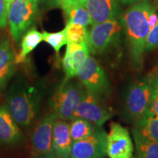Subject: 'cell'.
<instances>
[{
  "label": "cell",
  "instance_id": "9a60e30c",
  "mask_svg": "<svg viewBox=\"0 0 158 158\" xmlns=\"http://www.w3.org/2000/svg\"><path fill=\"white\" fill-rule=\"evenodd\" d=\"M15 59L9 39L0 40V92L5 89L14 74Z\"/></svg>",
  "mask_w": 158,
  "mask_h": 158
},
{
  "label": "cell",
  "instance_id": "8fae6325",
  "mask_svg": "<svg viewBox=\"0 0 158 158\" xmlns=\"http://www.w3.org/2000/svg\"><path fill=\"white\" fill-rule=\"evenodd\" d=\"M107 133L98 127L92 135L73 143L70 158H103L106 155Z\"/></svg>",
  "mask_w": 158,
  "mask_h": 158
},
{
  "label": "cell",
  "instance_id": "2e32d148",
  "mask_svg": "<svg viewBox=\"0 0 158 158\" xmlns=\"http://www.w3.org/2000/svg\"><path fill=\"white\" fill-rule=\"evenodd\" d=\"M89 56V51L86 44H84L81 48L72 52L66 51L62 60V68L65 74L64 79H73L77 76L79 69Z\"/></svg>",
  "mask_w": 158,
  "mask_h": 158
},
{
  "label": "cell",
  "instance_id": "ac0fdd59",
  "mask_svg": "<svg viewBox=\"0 0 158 158\" xmlns=\"http://www.w3.org/2000/svg\"><path fill=\"white\" fill-rule=\"evenodd\" d=\"M43 40V34L36 29H31L23 35L19 54L15 56V64L22 63Z\"/></svg>",
  "mask_w": 158,
  "mask_h": 158
},
{
  "label": "cell",
  "instance_id": "4dcf8cb0",
  "mask_svg": "<svg viewBox=\"0 0 158 158\" xmlns=\"http://www.w3.org/2000/svg\"><path fill=\"white\" fill-rule=\"evenodd\" d=\"M7 2H9V3H10L12 1H13V0H7Z\"/></svg>",
  "mask_w": 158,
  "mask_h": 158
},
{
  "label": "cell",
  "instance_id": "ba28073f",
  "mask_svg": "<svg viewBox=\"0 0 158 158\" xmlns=\"http://www.w3.org/2000/svg\"><path fill=\"white\" fill-rule=\"evenodd\" d=\"M112 116L113 111L104 104L101 98L86 91L73 118H82L93 123L97 127H102Z\"/></svg>",
  "mask_w": 158,
  "mask_h": 158
},
{
  "label": "cell",
  "instance_id": "8992f818",
  "mask_svg": "<svg viewBox=\"0 0 158 158\" xmlns=\"http://www.w3.org/2000/svg\"><path fill=\"white\" fill-rule=\"evenodd\" d=\"M78 78L85 89L100 98L110 92V85L106 72L95 59L89 56L78 72Z\"/></svg>",
  "mask_w": 158,
  "mask_h": 158
},
{
  "label": "cell",
  "instance_id": "f1b7e54d",
  "mask_svg": "<svg viewBox=\"0 0 158 158\" xmlns=\"http://www.w3.org/2000/svg\"><path fill=\"white\" fill-rule=\"evenodd\" d=\"M155 94H154V100H158V82L157 83L155 82Z\"/></svg>",
  "mask_w": 158,
  "mask_h": 158
},
{
  "label": "cell",
  "instance_id": "5bb4252c",
  "mask_svg": "<svg viewBox=\"0 0 158 158\" xmlns=\"http://www.w3.org/2000/svg\"><path fill=\"white\" fill-rule=\"evenodd\" d=\"M73 143L69 123L57 118L53 129L52 150L54 158H70Z\"/></svg>",
  "mask_w": 158,
  "mask_h": 158
},
{
  "label": "cell",
  "instance_id": "d6a6232c",
  "mask_svg": "<svg viewBox=\"0 0 158 158\" xmlns=\"http://www.w3.org/2000/svg\"><path fill=\"white\" fill-rule=\"evenodd\" d=\"M157 73H158V70H157Z\"/></svg>",
  "mask_w": 158,
  "mask_h": 158
},
{
  "label": "cell",
  "instance_id": "603a6c76",
  "mask_svg": "<svg viewBox=\"0 0 158 158\" xmlns=\"http://www.w3.org/2000/svg\"><path fill=\"white\" fill-rule=\"evenodd\" d=\"M42 34L43 40L48 43L54 49L56 54H59V51L63 45L67 44L68 43L65 28L58 32L50 33L47 32V31H43Z\"/></svg>",
  "mask_w": 158,
  "mask_h": 158
},
{
  "label": "cell",
  "instance_id": "7a4b0ae2",
  "mask_svg": "<svg viewBox=\"0 0 158 158\" xmlns=\"http://www.w3.org/2000/svg\"><path fill=\"white\" fill-rule=\"evenodd\" d=\"M40 90L23 80H16L7 93V106L11 116L21 127L34 123L40 107Z\"/></svg>",
  "mask_w": 158,
  "mask_h": 158
},
{
  "label": "cell",
  "instance_id": "5b68a950",
  "mask_svg": "<svg viewBox=\"0 0 158 158\" xmlns=\"http://www.w3.org/2000/svg\"><path fill=\"white\" fill-rule=\"evenodd\" d=\"M40 0H13L9 5L7 21L15 43L34 22Z\"/></svg>",
  "mask_w": 158,
  "mask_h": 158
},
{
  "label": "cell",
  "instance_id": "f546056e",
  "mask_svg": "<svg viewBox=\"0 0 158 158\" xmlns=\"http://www.w3.org/2000/svg\"><path fill=\"white\" fill-rule=\"evenodd\" d=\"M31 158H43V157H36V156H32Z\"/></svg>",
  "mask_w": 158,
  "mask_h": 158
},
{
  "label": "cell",
  "instance_id": "4316f807",
  "mask_svg": "<svg viewBox=\"0 0 158 158\" xmlns=\"http://www.w3.org/2000/svg\"><path fill=\"white\" fill-rule=\"evenodd\" d=\"M147 112L158 116V100H154L152 102Z\"/></svg>",
  "mask_w": 158,
  "mask_h": 158
},
{
  "label": "cell",
  "instance_id": "30bf717a",
  "mask_svg": "<svg viewBox=\"0 0 158 158\" xmlns=\"http://www.w3.org/2000/svg\"><path fill=\"white\" fill-rule=\"evenodd\" d=\"M133 152L128 130L117 122H112L106 136V155L109 158H133Z\"/></svg>",
  "mask_w": 158,
  "mask_h": 158
},
{
  "label": "cell",
  "instance_id": "1f68e13d",
  "mask_svg": "<svg viewBox=\"0 0 158 158\" xmlns=\"http://www.w3.org/2000/svg\"><path fill=\"white\" fill-rule=\"evenodd\" d=\"M156 1H157V4H158V0H156Z\"/></svg>",
  "mask_w": 158,
  "mask_h": 158
},
{
  "label": "cell",
  "instance_id": "3957f363",
  "mask_svg": "<svg viewBox=\"0 0 158 158\" xmlns=\"http://www.w3.org/2000/svg\"><path fill=\"white\" fill-rule=\"evenodd\" d=\"M155 89L152 73L130 85L124 98V109L130 120L135 123L147 113L154 100Z\"/></svg>",
  "mask_w": 158,
  "mask_h": 158
},
{
  "label": "cell",
  "instance_id": "44dd1931",
  "mask_svg": "<svg viewBox=\"0 0 158 158\" xmlns=\"http://www.w3.org/2000/svg\"><path fill=\"white\" fill-rule=\"evenodd\" d=\"M66 15L68 23H74L86 27L91 24V18L89 13L84 5H76L70 6L63 9Z\"/></svg>",
  "mask_w": 158,
  "mask_h": 158
},
{
  "label": "cell",
  "instance_id": "ffe728a7",
  "mask_svg": "<svg viewBox=\"0 0 158 158\" xmlns=\"http://www.w3.org/2000/svg\"><path fill=\"white\" fill-rule=\"evenodd\" d=\"M135 127L143 135L158 142V116L147 112L135 122Z\"/></svg>",
  "mask_w": 158,
  "mask_h": 158
},
{
  "label": "cell",
  "instance_id": "7c38bea8",
  "mask_svg": "<svg viewBox=\"0 0 158 158\" xmlns=\"http://www.w3.org/2000/svg\"><path fill=\"white\" fill-rule=\"evenodd\" d=\"M119 0H86L84 6L89 13L92 26L112 19L120 14Z\"/></svg>",
  "mask_w": 158,
  "mask_h": 158
},
{
  "label": "cell",
  "instance_id": "484cf974",
  "mask_svg": "<svg viewBox=\"0 0 158 158\" xmlns=\"http://www.w3.org/2000/svg\"><path fill=\"white\" fill-rule=\"evenodd\" d=\"M51 3L64 9L70 6L76 5H84L86 0H50Z\"/></svg>",
  "mask_w": 158,
  "mask_h": 158
},
{
  "label": "cell",
  "instance_id": "83f0119b",
  "mask_svg": "<svg viewBox=\"0 0 158 158\" xmlns=\"http://www.w3.org/2000/svg\"><path fill=\"white\" fill-rule=\"evenodd\" d=\"M143 1H146V0H119L120 2L125 5H133Z\"/></svg>",
  "mask_w": 158,
  "mask_h": 158
},
{
  "label": "cell",
  "instance_id": "e0dca14e",
  "mask_svg": "<svg viewBox=\"0 0 158 158\" xmlns=\"http://www.w3.org/2000/svg\"><path fill=\"white\" fill-rule=\"evenodd\" d=\"M133 135L135 144V158H158V142L143 135L135 127Z\"/></svg>",
  "mask_w": 158,
  "mask_h": 158
},
{
  "label": "cell",
  "instance_id": "277c9868",
  "mask_svg": "<svg viewBox=\"0 0 158 158\" xmlns=\"http://www.w3.org/2000/svg\"><path fill=\"white\" fill-rule=\"evenodd\" d=\"M86 91L80 81L64 79L49 100L52 113L60 119L71 120Z\"/></svg>",
  "mask_w": 158,
  "mask_h": 158
},
{
  "label": "cell",
  "instance_id": "6da1fadb",
  "mask_svg": "<svg viewBox=\"0 0 158 158\" xmlns=\"http://www.w3.org/2000/svg\"><path fill=\"white\" fill-rule=\"evenodd\" d=\"M155 8L149 0L135 4L125 11L120 21L127 38L132 62L137 70L143 68L146 42L151 29L149 17Z\"/></svg>",
  "mask_w": 158,
  "mask_h": 158
},
{
  "label": "cell",
  "instance_id": "d4e9b609",
  "mask_svg": "<svg viewBox=\"0 0 158 158\" xmlns=\"http://www.w3.org/2000/svg\"><path fill=\"white\" fill-rule=\"evenodd\" d=\"M9 5L10 3L7 0H0V29L7 24Z\"/></svg>",
  "mask_w": 158,
  "mask_h": 158
},
{
  "label": "cell",
  "instance_id": "7402d4cb",
  "mask_svg": "<svg viewBox=\"0 0 158 158\" xmlns=\"http://www.w3.org/2000/svg\"><path fill=\"white\" fill-rule=\"evenodd\" d=\"M67 44L76 43V44H87L89 31L84 26L68 23L66 27Z\"/></svg>",
  "mask_w": 158,
  "mask_h": 158
},
{
  "label": "cell",
  "instance_id": "52a82bcc",
  "mask_svg": "<svg viewBox=\"0 0 158 158\" xmlns=\"http://www.w3.org/2000/svg\"><path fill=\"white\" fill-rule=\"evenodd\" d=\"M122 27L116 19L93 25L89 32L88 48L92 54H102L118 42Z\"/></svg>",
  "mask_w": 158,
  "mask_h": 158
},
{
  "label": "cell",
  "instance_id": "d6986e66",
  "mask_svg": "<svg viewBox=\"0 0 158 158\" xmlns=\"http://www.w3.org/2000/svg\"><path fill=\"white\" fill-rule=\"evenodd\" d=\"M97 126L88 120L82 118H74L69 124L70 133L73 141L84 139L94 133Z\"/></svg>",
  "mask_w": 158,
  "mask_h": 158
},
{
  "label": "cell",
  "instance_id": "cb8c5ba5",
  "mask_svg": "<svg viewBox=\"0 0 158 158\" xmlns=\"http://www.w3.org/2000/svg\"><path fill=\"white\" fill-rule=\"evenodd\" d=\"M158 48V21L156 24L150 29L146 42L145 50L149 51Z\"/></svg>",
  "mask_w": 158,
  "mask_h": 158
},
{
  "label": "cell",
  "instance_id": "4fadbf2b",
  "mask_svg": "<svg viewBox=\"0 0 158 158\" xmlns=\"http://www.w3.org/2000/svg\"><path fill=\"white\" fill-rule=\"evenodd\" d=\"M20 127L7 106L0 105V143L7 147L22 143L23 137Z\"/></svg>",
  "mask_w": 158,
  "mask_h": 158
},
{
  "label": "cell",
  "instance_id": "9c48e42d",
  "mask_svg": "<svg viewBox=\"0 0 158 158\" xmlns=\"http://www.w3.org/2000/svg\"><path fill=\"white\" fill-rule=\"evenodd\" d=\"M57 118L54 113L47 114L41 118L31 135L33 156L43 158H54L52 150L53 129Z\"/></svg>",
  "mask_w": 158,
  "mask_h": 158
}]
</instances>
